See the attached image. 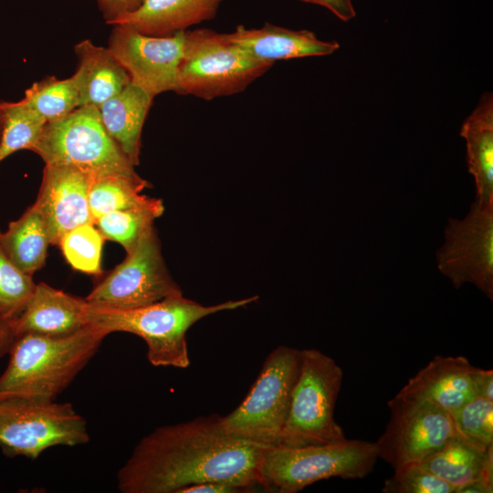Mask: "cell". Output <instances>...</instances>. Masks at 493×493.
Returning a JSON list of instances; mask_svg holds the SVG:
<instances>
[{
    "label": "cell",
    "mask_w": 493,
    "mask_h": 493,
    "mask_svg": "<svg viewBox=\"0 0 493 493\" xmlns=\"http://www.w3.org/2000/svg\"><path fill=\"white\" fill-rule=\"evenodd\" d=\"M163 212V200L151 197L142 205L105 214L95 221V225L105 239L119 243L128 254Z\"/></svg>",
    "instance_id": "25"
},
{
    "label": "cell",
    "mask_w": 493,
    "mask_h": 493,
    "mask_svg": "<svg viewBox=\"0 0 493 493\" xmlns=\"http://www.w3.org/2000/svg\"><path fill=\"white\" fill-rule=\"evenodd\" d=\"M110 335L89 323L64 336H15L0 375V398L54 401L77 377Z\"/></svg>",
    "instance_id": "2"
},
{
    "label": "cell",
    "mask_w": 493,
    "mask_h": 493,
    "mask_svg": "<svg viewBox=\"0 0 493 493\" xmlns=\"http://www.w3.org/2000/svg\"><path fill=\"white\" fill-rule=\"evenodd\" d=\"M36 283L6 256L0 243V319L13 323L24 310Z\"/></svg>",
    "instance_id": "30"
},
{
    "label": "cell",
    "mask_w": 493,
    "mask_h": 493,
    "mask_svg": "<svg viewBox=\"0 0 493 493\" xmlns=\"http://www.w3.org/2000/svg\"><path fill=\"white\" fill-rule=\"evenodd\" d=\"M47 121L24 99L5 101V120L0 138V163L21 150L32 151Z\"/></svg>",
    "instance_id": "26"
},
{
    "label": "cell",
    "mask_w": 493,
    "mask_h": 493,
    "mask_svg": "<svg viewBox=\"0 0 493 493\" xmlns=\"http://www.w3.org/2000/svg\"><path fill=\"white\" fill-rule=\"evenodd\" d=\"M387 404L391 417L375 444L378 458L393 470L419 464L461 437L451 414L427 400L396 393Z\"/></svg>",
    "instance_id": "11"
},
{
    "label": "cell",
    "mask_w": 493,
    "mask_h": 493,
    "mask_svg": "<svg viewBox=\"0 0 493 493\" xmlns=\"http://www.w3.org/2000/svg\"><path fill=\"white\" fill-rule=\"evenodd\" d=\"M477 367L463 356H435L397 394L427 400L452 414L477 395Z\"/></svg>",
    "instance_id": "16"
},
{
    "label": "cell",
    "mask_w": 493,
    "mask_h": 493,
    "mask_svg": "<svg viewBox=\"0 0 493 493\" xmlns=\"http://www.w3.org/2000/svg\"><path fill=\"white\" fill-rule=\"evenodd\" d=\"M5 101H0V138L2 134L4 120H5Z\"/></svg>",
    "instance_id": "38"
},
{
    "label": "cell",
    "mask_w": 493,
    "mask_h": 493,
    "mask_svg": "<svg viewBox=\"0 0 493 493\" xmlns=\"http://www.w3.org/2000/svg\"><path fill=\"white\" fill-rule=\"evenodd\" d=\"M31 152L45 164L74 167L94 177H141L106 131L96 106H81L47 122Z\"/></svg>",
    "instance_id": "7"
},
{
    "label": "cell",
    "mask_w": 493,
    "mask_h": 493,
    "mask_svg": "<svg viewBox=\"0 0 493 493\" xmlns=\"http://www.w3.org/2000/svg\"><path fill=\"white\" fill-rule=\"evenodd\" d=\"M273 65L228 42L223 33L186 30L175 92L205 100L231 96L244 91Z\"/></svg>",
    "instance_id": "6"
},
{
    "label": "cell",
    "mask_w": 493,
    "mask_h": 493,
    "mask_svg": "<svg viewBox=\"0 0 493 493\" xmlns=\"http://www.w3.org/2000/svg\"><path fill=\"white\" fill-rule=\"evenodd\" d=\"M460 135L466 141L468 172L473 175L477 197L493 203V96L486 92L463 122Z\"/></svg>",
    "instance_id": "21"
},
{
    "label": "cell",
    "mask_w": 493,
    "mask_h": 493,
    "mask_svg": "<svg viewBox=\"0 0 493 493\" xmlns=\"http://www.w3.org/2000/svg\"><path fill=\"white\" fill-rule=\"evenodd\" d=\"M104 239L94 224L88 223L67 232L58 246L72 268L89 275H100Z\"/></svg>",
    "instance_id": "28"
},
{
    "label": "cell",
    "mask_w": 493,
    "mask_h": 493,
    "mask_svg": "<svg viewBox=\"0 0 493 493\" xmlns=\"http://www.w3.org/2000/svg\"><path fill=\"white\" fill-rule=\"evenodd\" d=\"M89 303L44 282L35 288L18 318L12 323L15 336L72 334L88 326Z\"/></svg>",
    "instance_id": "15"
},
{
    "label": "cell",
    "mask_w": 493,
    "mask_h": 493,
    "mask_svg": "<svg viewBox=\"0 0 493 493\" xmlns=\"http://www.w3.org/2000/svg\"><path fill=\"white\" fill-rule=\"evenodd\" d=\"M47 122L60 119L79 107V97L72 77L59 79L45 77L34 82L23 98Z\"/></svg>",
    "instance_id": "27"
},
{
    "label": "cell",
    "mask_w": 493,
    "mask_h": 493,
    "mask_svg": "<svg viewBox=\"0 0 493 493\" xmlns=\"http://www.w3.org/2000/svg\"><path fill=\"white\" fill-rule=\"evenodd\" d=\"M299 366L300 350L283 345L274 349L245 399L230 414L220 416L223 429L264 446H276Z\"/></svg>",
    "instance_id": "8"
},
{
    "label": "cell",
    "mask_w": 493,
    "mask_h": 493,
    "mask_svg": "<svg viewBox=\"0 0 493 493\" xmlns=\"http://www.w3.org/2000/svg\"><path fill=\"white\" fill-rule=\"evenodd\" d=\"M304 3L314 4L321 5L332 14H334L339 19L347 22L352 19L356 16L354 6L351 0H299Z\"/></svg>",
    "instance_id": "33"
},
{
    "label": "cell",
    "mask_w": 493,
    "mask_h": 493,
    "mask_svg": "<svg viewBox=\"0 0 493 493\" xmlns=\"http://www.w3.org/2000/svg\"><path fill=\"white\" fill-rule=\"evenodd\" d=\"M74 50L78 65L71 77L79 92V107H99L131 81L108 47L84 39L75 46Z\"/></svg>",
    "instance_id": "19"
},
{
    "label": "cell",
    "mask_w": 493,
    "mask_h": 493,
    "mask_svg": "<svg viewBox=\"0 0 493 493\" xmlns=\"http://www.w3.org/2000/svg\"><path fill=\"white\" fill-rule=\"evenodd\" d=\"M151 186L142 177L131 178L121 174L94 177L89 191V206L94 222L110 212L144 205L151 197L142 192Z\"/></svg>",
    "instance_id": "24"
},
{
    "label": "cell",
    "mask_w": 493,
    "mask_h": 493,
    "mask_svg": "<svg viewBox=\"0 0 493 493\" xmlns=\"http://www.w3.org/2000/svg\"><path fill=\"white\" fill-rule=\"evenodd\" d=\"M93 178L74 167L45 164L34 205L46 222L50 245L58 246L61 237L76 226L95 225L89 206Z\"/></svg>",
    "instance_id": "14"
},
{
    "label": "cell",
    "mask_w": 493,
    "mask_h": 493,
    "mask_svg": "<svg viewBox=\"0 0 493 493\" xmlns=\"http://www.w3.org/2000/svg\"><path fill=\"white\" fill-rule=\"evenodd\" d=\"M384 493H455V488L420 464L394 469L384 481Z\"/></svg>",
    "instance_id": "31"
},
{
    "label": "cell",
    "mask_w": 493,
    "mask_h": 493,
    "mask_svg": "<svg viewBox=\"0 0 493 493\" xmlns=\"http://www.w3.org/2000/svg\"><path fill=\"white\" fill-rule=\"evenodd\" d=\"M475 388L477 395L493 400V371L477 368L475 372Z\"/></svg>",
    "instance_id": "35"
},
{
    "label": "cell",
    "mask_w": 493,
    "mask_h": 493,
    "mask_svg": "<svg viewBox=\"0 0 493 493\" xmlns=\"http://www.w3.org/2000/svg\"><path fill=\"white\" fill-rule=\"evenodd\" d=\"M143 0H96L105 22L111 25L123 16L135 11Z\"/></svg>",
    "instance_id": "32"
},
{
    "label": "cell",
    "mask_w": 493,
    "mask_h": 493,
    "mask_svg": "<svg viewBox=\"0 0 493 493\" xmlns=\"http://www.w3.org/2000/svg\"><path fill=\"white\" fill-rule=\"evenodd\" d=\"M224 0H143L110 26L125 25L149 36L164 37L212 20Z\"/></svg>",
    "instance_id": "18"
},
{
    "label": "cell",
    "mask_w": 493,
    "mask_h": 493,
    "mask_svg": "<svg viewBox=\"0 0 493 493\" xmlns=\"http://www.w3.org/2000/svg\"><path fill=\"white\" fill-rule=\"evenodd\" d=\"M450 414L463 439L483 450L493 447V400L476 395Z\"/></svg>",
    "instance_id": "29"
},
{
    "label": "cell",
    "mask_w": 493,
    "mask_h": 493,
    "mask_svg": "<svg viewBox=\"0 0 493 493\" xmlns=\"http://www.w3.org/2000/svg\"><path fill=\"white\" fill-rule=\"evenodd\" d=\"M257 299L254 296L205 306L181 295L129 309L89 304V322L109 334L121 331L141 337L147 344V359L152 366L185 369L191 363L186 341L191 326L206 316L245 307Z\"/></svg>",
    "instance_id": "3"
},
{
    "label": "cell",
    "mask_w": 493,
    "mask_h": 493,
    "mask_svg": "<svg viewBox=\"0 0 493 493\" xmlns=\"http://www.w3.org/2000/svg\"><path fill=\"white\" fill-rule=\"evenodd\" d=\"M378 459L375 442L347 439L341 443L299 447L266 446L258 467L259 486L278 493H296L330 477L362 478Z\"/></svg>",
    "instance_id": "4"
},
{
    "label": "cell",
    "mask_w": 493,
    "mask_h": 493,
    "mask_svg": "<svg viewBox=\"0 0 493 493\" xmlns=\"http://www.w3.org/2000/svg\"><path fill=\"white\" fill-rule=\"evenodd\" d=\"M87 422L70 403L0 398V448L8 457L36 460L46 449L89 441Z\"/></svg>",
    "instance_id": "9"
},
{
    "label": "cell",
    "mask_w": 493,
    "mask_h": 493,
    "mask_svg": "<svg viewBox=\"0 0 493 493\" xmlns=\"http://www.w3.org/2000/svg\"><path fill=\"white\" fill-rule=\"evenodd\" d=\"M225 38L253 57L274 62L303 57L327 56L339 49L335 41H324L312 31L292 30L266 23L259 28L238 25L233 32L223 33Z\"/></svg>",
    "instance_id": "17"
},
{
    "label": "cell",
    "mask_w": 493,
    "mask_h": 493,
    "mask_svg": "<svg viewBox=\"0 0 493 493\" xmlns=\"http://www.w3.org/2000/svg\"><path fill=\"white\" fill-rule=\"evenodd\" d=\"M246 491L240 487L227 483L205 482L184 487L178 493H238Z\"/></svg>",
    "instance_id": "34"
},
{
    "label": "cell",
    "mask_w": 493,
    "mask_h": 493,
    "mask_svg": "<svg viewBox=\"0 0 493 493\" xmlns=\"http://www.w3.org/2000/svg\"><path fill=\"white\" fill-rule=\"evenodd\" d=\"M112 26L108 48L128 73L131 82L152 98L167 91L175 92L184 31L156 37L125 25Z\"/></svg>",
    "instance_id": "13"
},
{
    "label": "cell",
    "mask_w": 493,
    "mask_h": 493,
    "mask_svg": "<svg viewBox=\"0 0 493 493\" xmlns=\"http://www.w3.org/2000/svg\"><path fill=\"white\" fill-rule=\"evenodd\" d=\"M342 369L316 349L300 350L299 372L288 415L276 446L299 447L346 441L334 418Z\"/></svg>",
    "instance_id": "5"
},
{
    "label": "cell",
    "mask_w": 493,
    "mask_h": 493,
    "mask_svg": "<svg viewBox=\"0 0 493 493\" xmlns=\"http://www.w3.org/2000/svg\"><path fill=\"white\" fill-rule=\"evenodd\" d=\"M152 100L130 81L98 107L106 131L134 167L140 163L142 127Z\"/></svg>",
    "instance_id": "20"
},
{
    "label": "cell",
    "mask_w": 493,
    "mask_h": 493,
    "mask_svg": "<svg viewBox=\"0 0 493 493\" xmlns=\"http://www.w3.org/2000/svg\"><path fill=\"white\" fill-rule=\"evenodd\" d=\"M436 259L456 288L472 283L492 300L493 203L476 199L465 218H449Z\"/></svg>",
    "instance_id": "12"
},
{
    "label": "cell",
    "mask_w": 493,
    "mask_h": 493,
    "mask_svg": "<svg viewBox=\"0 0 493 493\" xmlns=\"http://www.w3.org/2000/svg\"><path fill=\"white\" fill-rule=\"evenodd\" d=\"M1 246L9 259L23 272L33 275L46 263L50 245L46 222L33 204L16 220L0 231Z\"/></svg>",
    "instance_id": "23"
},
{
    "label": "cell",
    "mask_w": 493,
    "mask_h": 493,
    "mask_svg": "<svg viewBox=\"0 0 493 493\" xmlns=\"http://www.w3.org/2000/svg\"><path fill=\"white\" fill-rule=\"evenodd\" d=\"M419 464L451 485L455 493L477 481L493 485V447L483 450L461 437L451 439Z\"/></svg>",
    "instance_id": "22"
},
{
    "label": "cell",
    "mask_w": 493,
    "mask_h": 493,
    "mask_svg": "<svg viewBox=\"0 0 493 493\" xmlns=\"http://www.w3.org/2000/svg\"><path fill=\"white\" fill-rule=\"evenodd\" d=\"M14 339L12 323L0 319V358L8 354Z\"/></svg>",
    "instance_id": "36"
},
{
    "label": "cell",
    "mask_w": 493,
    "mask_h": 493,
    "mask_svg": "<svg viewBox=\"0 0 493 493\" xmlns=\"http://www.w3.org/2000/svg\"><path fill=\"white\" fill-rule=\"evenodd\" d=\"M181 295V288L166 267L153 225L85 299L92 306L129 309Z\"/></svg>",
    "instance_id": "10"
},
{
    "label": "cell",
    "mask_w": 493,
    "mask_h": 493,
    "mask_svg": "<svg viewBox=\"0 0 493 493\" xmlns=\"http://www.w3.org/2000/svg\"><path fill=\"white\" fill-rule=\"evenodd\" d=\"M265 447L226 433L218 414L163 425L137 443L117 472V487L121 493H178L222 482L247 491L259 485Z\"/></svg>",
    "instance_id": "1"
},
{
    "label": "cell",
    "mask_w": 493,
    "mask_h": 493,
    "mask_svg": "<svg viewBox=\"0 0 493 493\" xmlns=\"http://www.w3.org/2000/svg\"><path fill=\"white\" fill-rule=\"evenodd\" d=\"M493 485L484 481H477L459 488L456 493H491Z\"/></svg>",
    "instance_id": "37"
}]
</instances>
